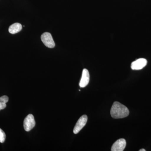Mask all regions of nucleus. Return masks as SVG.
I'll return each instance as SVG.
<instances>
[{
  "mask_svg": "<svg viewBox=\"0 0 151 151\" xmlns=\"http://www.w3.org/2000/svg\"><path fill=\"white\" fill-rule=\"evenodd\" d=\"M139 151H146V150H145V149H141V150H139Z\"/></svg>",
  "mask_w": 151,
  "mask_h": 151,
  "instance_id": "11",
  "label": "nucleus"
},
{
  "mask_svg": "<svg viewBox=\"0 0 151 151\" xmlns=\"http://www.w3.org/2000/svg\"><path fill=\"white\" fill-rule=\"evenodd\" d=\"M147 61L145 58H141L132 63L131 68L132 70H141L147 65Z\"/></svg>",
  "mask_w": 151,
  "mask_h": 151,
  "instance_id": "5",
  "label": "nucleus"
},
{
  "mask_svg": "<svg viewBox=\"0 0 151 151\" xmlns=\"http://www.w3.org/2000/svg\"><path fill=\"white\" fill-rule=\"evenodd\" d=\"M35 125L34 117L32 114L28 115L24 121V127L27 132L31 131Z\"/></svg>",
  "mask_w": 151,
  "mask_h": 151,
  "instance_id": "3",
  "label": "nucleus"
},
{
  "mask_svg": "<svg viewBox=\"0 0 151 151\" xmlns=\"http://www.w3.org/2000/svg\"><path fill=\"white\" fill-rule=\"evenodd\" d=\"M89 71L86 68L83 69L82 71V76L80 83L79 86L81 88H84L87 86L89 84Z\"/></svg>",
  "mask_w": 151,
  "mask_h": 151,
  "instance_id": "7",
  "label": "nucleus"
},
{
  "mask_svg": "<svg viewBox=\"0 0 151 151\" xmlns=\"http://www.w3.org/2000/svg\"><path fill=\"white\" fill-rule=\"evenodd\" d=\"M87 119V116L85 115H83L79 118L73 129V132L74 134H78L82 129V128L86 125Z\"/></svg>",
  "mask_w": 151,
  "mask_h": 151,
  "instance_id": "4",
  "label": "nucleus"
},
{
  "mask_svg": "<svg viewBox=\"0 0 151 151\" xmlns=\"http://www.w3.org/2000/svg\"><path fill=\"white\" fill-rule=\"evenodd\" d=\"M6 134L1 129H0V142L4 143L5 140Z\"/></svg>",
  "mask_w": 151,
  "mask_h": 151,
  "instance_id": "10",
  "label": "nucleus"
},
{
  "mask_svg": "<svg viewBox=\"0 0 151 151\" xmlns=\"http://www.w3.org/2000/svg\"><path fill=\"white\" fill-rule=\"evenodd\" d=\"M42 41L45 45L49 48H52L55 46V43L51 34L49 32H45L41 36Z\"/></svg>",
  "mask_w": 151,
  "mask_h": 151,
  "instance_id": "2",
  "label": "nucleus"
},
{
  "mask_svg": "<svg viewBox=\"0 0 151 151\" xmlns=\"http://www.w3.org/2000/svg\"><path fill=\"white\" fill-rule=\"evenodd\" d=\"M22 29V26L20 24L16 23L11 25L9 29V31L12 34H14L19 32Z\"/></svg>",
  "mask_w": 151,
  "mask_h": 151,
  "instance_id": "8",
  "label": "nucleus"
},
{
  "mask_svg": "<svg viewBox=\"0 0 151 151\" xmlns=\"http://www.w3.org/2000/svg\"><path fill=\"white\" fill-rule=\"evenodd\" d=\"M129 114V111L125 105L118 102L113 103L111 111V115L113 119H123L127 117Z\"/></svg>",
  "mask_w": 151,
  "mask_h": 151,
  "instance_id": "1",
  "label": "nucleus"
},
{
  "mask_svg": "<svg viewBox=\"0 0 151 151\" xmlns=\"http://www.w3.org/2000/svg\"><path fill=\"white\" fill-rule=\"evenodd\" d=\"M126 141L125 139H120L113 144L111 148L112 151H123L126 147Z\"/></svg>",
  "mask_w": 151,
  "mask_h": 151,
  "instance_id": "6",
  "label": "nucleus"
},
{
  "mask_svg": "<svg viewBox=\"0 0 151 151\" xmlns=\"http://www.w3.org/2000/svg\"><path fill=\"white\" fill-rule=\"evenodd\" d=\"M8 101L9 97L6 95H4L0 97V111L6 108V103H7Z\"/></svg>",
  "mask_w": 151,
  "mask_h": 151,
  "instance_id": "9",
  "label": "nucleus"
}]
</instances>
